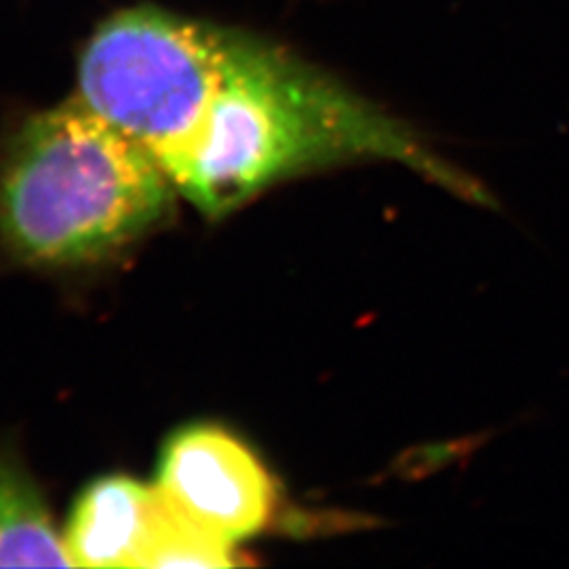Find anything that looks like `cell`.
Listing matches in <instances>:
<instances>
[{
  "instance_id": "cell-1",
  "label": "cell",
  "mask_w": 569,
  "mask_h": 569,
  "mask_svg": "<svg viewBox=\"0 0 569 569\" xmlns=\"http://www.w3.org/2000/svg\"><path fill=\"white\" fill-rule=\"evenodd\" d=\"M77 96L209 218L274 183L359 161L401 163L467 201H489L416 129L289 44L159 7L102 21L79 58Z\"/></svg>"
},
{
  "instance_id": "cell-2",
  "label": "cell",
  "mask_w": 569,
  "mask_h": 569,
  "mask_svg": "<svg viewBox=\"0 0 569 569\" xmlns=\"http://www.w3.org/2000/svg\"><path fill=\"white\" fill-rule=\"evenodd\" d=\"M176 186L74 93L32 114L0 159V244L20 264H96L171 211Z\"/></svg>"
},
{
  "instance_id": "cell-3",
  "label": "cell",
  "mask_w": 569,
  "mask_h": 569,
  "mask_svg": "<svg viewBox=\"0 0 569 569\" xmlns=\"http://www.w3.org/2000/svg\"><path fill=\"white\" fill-rule=\"evenodd\" d=\"M157 488L201 528L237 547L264 531L277 486L256 453L211 425L178 430L163 448Z\"/></svg>"
},
{
  "instance_id": "cell-4",
  "label": "cell",
  "mask_w": 569,
  "mask_h": 569,
  "mask_svg": "<svg viewBox=\"0 0 569 569\" xmlns=\"http://www.w3.org/2000/svg\"><path fill=\"white\" fill-rule=\"evenodd\" d=\"M159 507L157 486L121 475L91 483L63 533L72 568H143Z\"/></svg>"
},
{
  "instance_id": "cell-5",
  "label": "cell",
  "mask_w": 569,
  "mask_h": 569,
  "mask_svg": "<svg viewBox=\"0 0 569 569\" xmlns=\"http://www.w3.org/2000/svg\"><path fill=\"white\" fill-rule=\"evenodd\" d=\"M70 568L63 536L28 472L0 453V568Z\"/></svg>"
},
{
  "instance_id": "cell-6",
  "label": "cell",
  "mask_w": 569,
  "mask_h": 569,
  "mask_svg": "<svg viewBox=\"0 0 569 569\" xmlns=\"http://www.w3.org/2000/svg\"><path fill=\"white\" fill-rule=\"evenodd\" d=\"M161 491V489H159ZM237 547L201 528L161 491V507L143 557V568H232Z\"/></svg>"
}]
</instances>
